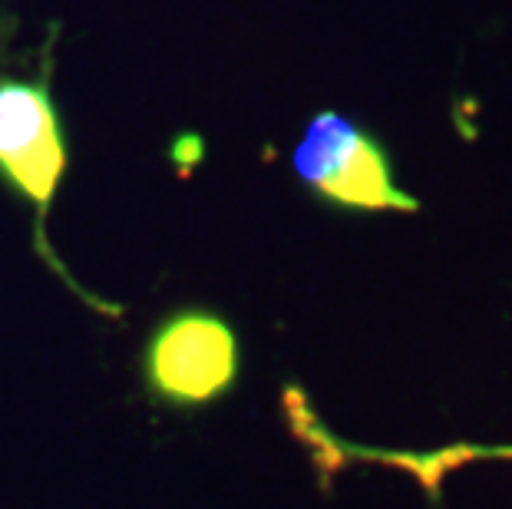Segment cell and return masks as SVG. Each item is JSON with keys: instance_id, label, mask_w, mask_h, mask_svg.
<instances>
[{"instance_id": "cell-1", "label": "cell", "mask_w": 512, "mask_h": 509, "mask_svg": "<svg viewBox=\"0 0 512 509\" xmlns=\"http://www.w3.org/2000/svg\"><path fill=\"white\" fill-rule=\"evenodd\" d=\"M53 50L47 47L37 77H17L0 67V186L34 209V248L43 265L67 285L86 308L103 318H123V308L93 298L76 281L47 238V219L53 199L67 172V133L53 100Z\"/></svg>"}, {"instance_id": "cell-4", "label": "cell", "mask_w": 512, "mask_h": 509, "mask_svg": "<svg viewBox=\"0 0 512 509\" xmlns=\"http://www.w3.org/2000/svg\"><path fill=\"white\" fill-rule=\"evenodd\" d=\"M357 457H370V460H384L390 467H403L410 470L423 486H437L443 480L446 470L460 467L466 460H489V457H506L512 460V447H453V450H437L430 457H410V453H367L357 447H347Z\"/></svg>"}, {"instance_id": "cell-3", "label": "cell", "mask_w": 512, "mask_h": 509, "mask_svg": "<svg viewBox=\"0 0 512 509\" xmlns=\"http://www.w3.org/2000/svg\"><path fill=\"white\" fill-rule=\"evenodd\" d=\"M291 172L314 199L344 212H417L420 202L397 186L384 146L337 110L308 119L291 149Z\"/></svg>"}, {"instance_id": "cell-2", "label": "cell", "mask_w": 512, "mask_h": 509, "mask_svg": "<svg viewBox=\"0 0 512 509\" xmlns=\"http://www.w3.org/2000/svg\"><path fill=\"white\" fill-rule=\"evenodd\" d=\"M242 338L222 311L185 305L162 314L139 354L146 400L162 414H202L242 384Z\"/></svg>"}]
</instances>
